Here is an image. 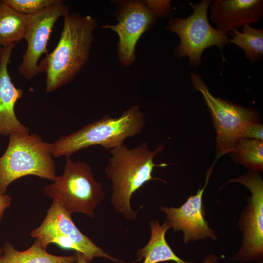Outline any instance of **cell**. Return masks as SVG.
<instances>
[{"instance_id": "cell-10", "label": "cell", "mask_w": 263, "mask_h": 263, "mask_svg": "<svg viewBox=\"0 0 263 263\" xmlns=\"http://www.w3.org/2000/svg\"><path fill=\"white\" fill-rule=\"evenodd\" d=\"M69 7L63 0L28 15V22L23 38L27 47L18 68L19 73L30 79L42 73L38 61L43 54H48L47 45L57 20L70 14Z\"/></svg>"}, {"instance_id": "cell-18", "label": "cell", "mask_w": 263, "mask_h": 263, "mask_svg": "<svg viewBox=\"0 0 263 263\" xmlns=\"http://www.w3.org/2000/svg\"><path fill=\"white\" fill-rule=\"evenodd\" d=\"M232 37L228 42L232 43L242 48L249 61L254 63L263 56V30L246 25L242 32L238 30L228 33Z\"/></svg>"}, {"instance_id": "cell-23", "label": "cell", "mask_w": 263, "mask_h": 263, "mask_svg": "<svg viewBox=\"0 0 263 263\" xmlns=\"http://www.w3.org/2000/svg\"><path fill=\"white\" fill-rule=\"evenodd\" d=\"M11 198L6 194L0 193V221L2 219L4 213L11 203Z\"/></svg>"}, {"instance_id": "cell-11", "label": "cell", "mask_w": 263, "mask_h": 263, "mask_svg": "<svg viewBox=\"0 0 263 263\" xmlns=\"http://www.w3.org/2000/svg\"><path fill=\"white\" fill-rule=\"evenodd\" d=\"M116 25H103L118 35V55L120 62L125 66L132 64L135 60V47L142 34L150 28L156 16L146 2L132 0L124 2L116 17Z\"/></svg>"}, {"instance_id": "cell-15", "label": "cell", "mask_w": 263, "mask_h": 263, "mask_svg": "<svg viewBox=\"0 0 263 263\" xmlns=\"http://www.w3.org/2000/svg\"><path fill=\"white\" fill-rule=\"evenodd\" d=\"M151 236L148 244L137 253V261L142 263H158L173 261L176 263H193L186 262L177 256L165 239V234L170 227L166 220L161 225L157 220L150 221Z\"/></svg>"}, {"instance_id": "cell-22", "label": "cell", "mask_w": 263, "mask_h": 263, "mask_svg": "<svg viewBox=\"0 0 263 263\" xmlns=\"http://www.w3.org/2000/svg\"><path fill=\"white\" fill-rule=\"evenodd\" d=\"M243 138L263 141V125L257 122L247 125L242 132Z\"/></svg>"}, {"instance_id": "cell-12", "label": "cell", "mask_w": 263, "mask_h": 263, "mask_svg": "<svg viewBox=\"0 0 263 263\" xmlns=\"http://www.w3.org/2000/svg\"><path fill=\"white\" fill-rule=\"evenodd\" d=\"M216 162L214 161L208 169L204 187L200 188L196 194L190 196L180 207H160L166 215L167 221L174 232L182 231L185 243L209 237L217 239L214 231L208 226L205 217L203 195Z\"/></svg>"}, {"instance_id": "cell-6", "label": "cell", "mask_w": 263, "mask_h": 263, "mask_svg": "<svg viewBox=\"0 0 263 263\" xmlns=\"http://www.w3.org/2000/svg\"><path fill=\"white\" fill-rule=\"evenodd\" d=\"M190 77L194 89L200 92L208 107L216 132L215 161L230 153L242 139V132L248 124L259 121L254 109L235 104L214 96L199 74L191 72Z\"/></svg>"}, {"instance_id": "cell-17", "label": "cell", "mask_w": 263, "mask_h": 263, "mask_svg": "<svg viewBox=\"0 0 263 263\" xmlns=\"http://www.w3.org/2000/svg\"><path fill=\"white\" fill-rule=\"evenodd\" d=\"M28 15L19 13L0 0V46L19 42L23 38Z\"/></svg>"}, {"instance_id": "cell-2", "label": "cell", "mask_w": 263, "mask_h": 263, "mask_svg": "<svg viewBox=\"0 0 263 263\" xmlns=\"http://www.w3.org/2000/svg\"><path fill=\"white\" fill-rule=\"evenodd\" d=\"M54 50L39 63L46 74L45 91L49 93L72 81L87 61L96 27V19L90 16L70 13Z\"/></svg>"}, {"instance_id": "cell-19", "label": "cell", "mask_w": 263, "mask_h": 263, "mask_svg": "<svg viewBox=\"0 0 263 263\" xmlns=\"http://www.w3.org/2000/svg\"><path fill=\"white\" fill-rule=\"evenodd\" d=\"M232 159L250 170H263V141L241 139L230 152Z\"/></svg>"}, {"instance_id": "cell-4", "label": "cell", "mask_w": 263, "mask_h": 263, "mask_svg": "<svg viewBox=\"0 0 263 263\" xmlns=\"http://www.w3.org/2000/svg\"><path fill=\"white\" fill-rule=\"evenodd\" d=\"M52 143L37 133L13 132L7 148L0 157V193L5 194L13 182L27 175L54 181L56 177Z\"/></svg>"}, {"instance_id": "cell-9", "label": "cell", "mask_w": 263, "mask_h": 263, "mask_svg": "<svg viewBox=\"0 0 263 263\" xmlns=\"http://www.w3.org/2000/svg\"><path fill=\"white\" fill-rule=\"evenodd\" d=\"M30 236L35 238L46 249L51 243L64 249L82 253L87 263L95 257H103L115 262H122L105 252L84 235L74 224L71 215L56 201L53 200L41 225L32 230Z\"/></svg>"}, {"instance_id": "cell-27", "label": "cell", "mask_w": 263, "mask_h": 263, "mask_svg": "<svg viewBox=\"0 0 263 263\" xmlns=\"http://www.w3.org/2000/svg\"><path fill=\"white\" fill-rule=\"evenodd\" d=\"M1 47L0 46V51H1Z\"/></svg>"}, {"instance_id": "cell-20", "label": "cell", "mask_w": 263, "mask_h": 263, "mask_svg": "<svg viewBox=\"0 0 263 263\" xmlns=\"http://www.w3.org/2000/svg\"><path fill=\"white\" fill-rule=\"evenodd\" d=\"M17 12L29 15L57 3L60 0H1Z\"/></svg>"}, {"instance_id": "cell-13", "label": "cell", "mask_w": 263, "mask_h": 263, "mask_svg": "<svg viewBox=\"0 0 263 263\" xmlns=\"http://www.w3.org/2000/svg\"><path fill=\"white\" fill-rule=\"evenodd\" d=\"M15 43L2 47L0 52V134L9 135L13 132L29 133V129L18 119L15 112L17 101L23 90L17 88L8 71Z\"/></svg>"}, {"instance_id": "cell-26", "label": "cell", "mask_w": 263, "mask_h": 263, "mask_svg": "<svg viewBox=\"0 0 263 263\" xmlns=\"http://www.w3.org/2000/svg\"><path fill=\"white\" fill-rule=\"evenodd\" d=\"M1 253H2V248H1L0 247V254H1Z\"/></svg>"}, {"instance_id": "cell-21", "label": "cell", "mask_w": 263, "mask_h": 263, "mask_svg": "<svg viewBox=\"0 0 263 263\" xmlns=\"http://www.w3.org/2000/svg\"><path fill=\"white\" fill-rule=\"evenodd\" d=\"M145 1L156 18H164L168 16L171 11L170 0H146Z\"/></svg>"}, {"instance_id": "cell-24", "label": "cell", "mask_w": 263, "mask_h": 263, "mask_svg": "<svg viewBox=\"0 0 263 263\" xmlns=\"http://www.w3.org/2000/svg\"><path fill=\"white\" fill-rule=\"evenodd\" d=\"M218 259L217 256L213 254H209L204 259L202 263H216Z\"/></svg>"}, {"instance_id": "cell-16", "label": "cell", "mask_w": 263, "mask_h": 263, "mask_svg": "<svg viewBox=\"0 0 263 263\" xmlns=\"http://www.w3.org/2000/svg\"><path fill=\"white\" fill-rule=\"evenodd\" d=\"M77 262L76 255L60 256L48 253L35 240L28 249L19 251L7 242L2 248L0 263H75Z\"/></svg>"}, {"instance_id": "cell-14", "label": "cell", "mask_w": 263, "mask_h": 263, "mask_svg": "<svg viewBox=\"0 0 263 263\" xmlns=\"http://www.w3.org/2000/svg\"><path fill=\"white\" fill-rule=\"evenodd\" d=\"M263 16L262 0H216L210 12L217 28L227 33L257 23Z\"/></svg>"}, {"instance_id": "cell-25", "label": "cell", "mask_w": 263, "mask_h": 263, "mask_svg": "<svg viewBox=\"0 0 263 263\" xmlns=\"http://www.w3.org/2000/svg\"><path fill=\"white\" fill-rule=\"evenodd\" d=\"M77 263H87L84 255L80 252H76Z\"/></svg>"}, {"instance_id": "cell-1", "label": "cell", "mask_w": 263, "mask_h": 263, "mask_svg": "<svg viewBox=\"0 0 263 263\" xmlns=\"http://www.w3.org/2000/svg\"><path fill=\"white\" fill-rule=\"evenodd\" d=\"M164 145L150 150L148 143L129 148L122 144L110 150L111 156L105 169L107 177L112 183L111 203L117 213L122 214L129 220L136 218L137 211L131 206L132 194L149 181L153 180L165 181L154 178L152 173L155 167H166L169 164H155V157L162 152Z\"/></svg>"}, {"instance_id": "cell-8", "label": "cell", "mask_w": 263, "mask_h": 263, "mask_svg": "<svg viewBox=\"0 0 263 263\" xmlns=\"http://www.w3.org/2000/svg\"><path fill=\"white\" fill-rule=\"evenodd\" d=\"M239 183L251 196L241 212L239 226L243 235L239 251L229 259L241 263H263V181L259 172L250 170L225 183Z\"/></svg>"}, {"instance_id": "cell-3", "label": "cell", "mask_w": 263, "mask_h": 263, "mask_svg": "<svg viewBox=\"0 0 263 263\" xmlns=\"http://www.w3.org/2000/svg\"><path fill=\"white\" fill-rule=\"evenodd\" d=\"M146 125L143 113L133 105L118 117L106 115L79 130L63 135L52 143L54 157H71L74 153L94 145L106 150L122 144L129 137L140 133Z\"/></svg>"}, {"instance_id": "cell-7", "label": "cell", "mask_w": 263, "mask_h": 263, "mask_svg": "<svg viewBox=\"0 0 263 263\" xmlns=\"http://www.w3.org/2000/svg\"><path fill=\"white\" fill-rule=\"evenodd\" d=\"M212 3L210 0H203L194 4L189 3L193 13L186 19L172 18L167 29L179 37V44L174 53L180 59L188 58L191 67L199 66L202 61L204 51L211 46H216L221 52L228 43V33L210 24L207 18L208 9Z\"/></svg>"}, {"instance_id": "cell-5", "label": "cell", "mask_w": 263, "mask_h": 263, "mask_svg": "<svg viewBox=\"0 0 263 263\" xmlns=\"http://www.w3.org/2000/svg\"><path fill=\"white\" fill-rule=\"evenodd\" d=\"M66 158L62 174L43 188L44 194L71 215L80 212L94 218V210L105 197L102 184L95 180L90 165Z\"/></svg>"}]
</instances>
